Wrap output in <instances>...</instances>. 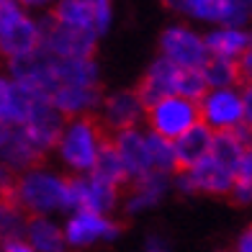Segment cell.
Instances as JSON below:
<instances>
[{"label":"cell","mask_w":252,"mask_h":252,"mask_svg":"<svg viewBox=\"0 0 252 252\" xmlns=\"http://www.w3.org/2000/svg\"><path fill=\"white\" fill-rule=\"evenodd\" d=\"M44 29L41 18L13 3V0H0V57L5 62L21 60L41 49Z\"/></svg>","instance_id":"cell-3"},{"label":"cell","mask_w":252,"mask_h":252,"mask_svg":"<svg viewBox=\"0 0 252 252\" xmlns=\"http://www.w3.org/2000/svg\"><path fill=\"white\" fill-rule=\"evenodd\" d=\"M0 126H3V124H0Z\"/></svg>","instance_id":"cell-36"},{"label":"cell","mask_w":252,"mask_h":252,"mask_svg":"<svg viewBox=\"0 0 252 252\" xmlns=\"http://www.w3.org/2000/svg\"><path fill=\"white\" fill-rule=\"evenodd\" d=\"M49 16L62 26L106 36L113 26V5L108 0H60Z\"/></svg>","instance_id":"cell-9"},{"label":"cell","mask_w":252,"mask_h":252,"mask_svg":"<svg viewBox=\"0 0 252 252\" xmlns=\"http://www.w3.org/2000/svg\"><path fill=\"white\" fill-rule=\"evenodd\" d=\"M206 47H209L211 57L239 62L250 49V29H237V26L209 29L206 31Z\"/></svg>","instance_id":"cell-20"},{"label":"cell","mask_w":252,"mask_h":252,"mask_svg":"<svg viewBox=\"0 0 252 252\" xmlns=\"http://www.w3.org/2000/svg\"><path fill=\"white\" fill-rule=\"evenodd\" d=\"M150 136V162H152V173L159 175H167V178H175L180 173V165H178V155H175V144L170 139H162L152 131H147Z\"/></svg>","instance_id":"cell-27"},{"label":"cell","mask_w":252,"mask_h":252,"mask_svg":"<svg viewBox=\"0 0 252 252\" xmlns=\"http://www.w3.org/2000/svg\"><path fill=\"white\" fill-rule=\"evenodd\" d=\"M234 252H252V226H247L242 234L237 237V245Z\"/></svg>","instance_id":"cell-32"},{"label":"cell","mask_w":252,"mask_h":252,"mask_svg":"<svg viewBox=\"0 0 252 252\" xmlns=\"http://www.w3.org/2000/svg\"><path fill=\"white\" fill-rule=\"evenodd\" d=\"M237 180L252 183V136H250V142H247V152H245V159H242V167H239Z\"/></svg>","instance_id":"cell-31"},{"label":"cell","mask_w":252,"mask_h":252,"mask_svg":"<svg viewBox=\"0 0 252 252\" xmlns=\"http://www.w3.org/2000/svg\"><path fill=\"white\" fill-rule=\"evenodd\" d=\"M39 103L41 98H36L29 88H24L8 72H0V124L3 126H10V129L26 126Z\"/></svg>","instance_id":"cell-14"},{"label":"cell","mask_w":252,"mask_h":252,"mask_svg":"<svg viewBox=\"0 0 252 252\" xmlns=\"http://www.w3.org/2000/svg\"><path fill=\"white\" fill-rule=\"evenodd\" d=\"M70 196H72V211H93L113 216V211L121 206V188L100 180L95 175L70 178Z\"/></svg>","instance_id":"cell-13"},{"label":"cell","mask_w":252,"mask_h":252,"mask_svg":"<svg viewBox=\"0 0 252 252\" xmlns=\"http://www.w3.org/2000/svg\"><path fill=\"white\" fill-rule=\"evenodd\" d=\"M41 29H44V41L41 49L49 52L52 57L60 60H95V47H98V36L80 29L62 26L47 13H41Z\"/></svg>","instance_id":"cell-10"},{"label":"cell","mask_w":252,"mask_h":252,"mask_svg":"<svg viewBox=\"0 0 252 252\" xmlns=\"http://www.w3.org/2000/svg\"><path fill=\"white\" fill-rule=\"evenodd\" d=\"M111 144L116 147V152L121 157V162L129 173V180H139L144 175L152 173V162H150V136L147 129H129V131H119L111 136Z\"/></svg>","instance_id":"cell-17"},{"label":"cell","mask_w":252,"mask_h":252,"mask_svg":"<svg viewBox=\"0 0 252 252\" xmlns=\"http://www.w3.org/2000/svg\"><path fill=\"white\" fill-rule=\"evenodd\" d=\"M26 239L36 252H67L70 245L64 239V226L62 221L52 216H33L26 226Z\"/></svg>","instance_id":"cell-22"},{"label":"cell","mask_w":252,"mask_h":252,"mask_svg":"<svg viewBox=\"0 0 252 252\" xmlns=\"http://www.w3.org/2000/svg\"><path fill=\"white\" fill-rule=\"evenodd\" d=\"M170 190H173V178L150 173V175L129 183V190L121 198V211L126 216H142L150 209H155L157 203H162V198Z\"/></svg>","instance_id":"cell-16"},{"label":"cell","mask_w":252,"mask_h":252,"mask_svg":"<svg viewBox=\"0 0 252 252\" xmlns=\"http://www.w3.org/2000/svg\"><path fill=\"white\" fill-rule=\"evenodd\" d=\"M90 175L106 180V183H111V186H116V188H124V186H129V183H131L129 180V173H126V167H124L121 157L116 152V147L111 144V139L100 150L98 162H95V167H93V173H90Z\"/></svg>","instance_id":"cell-26"},{"label":"cell","mask_w":252,"mask_h":252,"mask_svg":"<svg viewBox=\"0 0 252 252\" xmlns=\"http://www.w3.org/2000/svg\"><path fill=\"white\" fill-rule=\"evenodd\" d=\"M10 183H13V175L8 173V170L0 165V198L8 196V190H10Z\"/></svg>","instance_id":"cell-34"},{"label":"cell","mask_w":252,"mask_h":252,"mask_svg":"<svg viewBox=\"0 0 252 252\" xmlns=\"http://www.w3.org/2000/svg\"><path fill=\"white\" fill-rule=\"evenodd\" d=\"M237 175L232 170H226L209 155L201 165L190 170H180L173 178V190L180 196H232Z\"/></svg>","instance_id":"cell-8"},{"label":"cell","mask_w":252,"mask_h":252,"mask_svg":"<svg viewBox=\"0 0 252 252\" xmlns=\"http://www.w3.org/2000/svg\"><path fill=\"white\" fill-rule=\"evenodd\" d=\"M167 8L186 18V24H206L211 29H250L252 21V3L245 0H173Z\"/></svg>","instance_id":"cell-4"},{"label":"cell","mask_w":252,"mask_h":252,"mask_svg":"<svg viewBox=\"0 0 252 252\" xmlns=\"http://www.w3.org/2000/svg\"><path fill=\"white\" fill-rule=\"evenodd\" d=\"M108 139L111 136L106 134V129L100 126L95 116L67 119L54 155L64 167V173H70V178H83L93 173L98 155Z\"/></svg>","instance_id":"cell-2"},{"label":"cell","mask_w":252,"mask_h":252,"mask_svg":"<svg viewBox=\"0 0 252 252\" xmlns=\"http://www.w3.org/2000/svg\"><path fill=\"white\" fill-rule=\"evenodd\" d=\"M64 124H67V119L62 113L57 111L52 103L41 100L36 106V111L31 113V119L26 121V126H21V129H24V134L31 139V144L47 157L49 152L57 150V142H60V136H62Z\"/></svg>","instance_id":"cell-18"},{"label":"cell","mask_w":252,"mask_h":252,"mask_svg":"<svg viewBox=\"0 0 252 252\" xmlns=\"http://www.w3.org/2000/svg\"><path fill=\"white\" fill-rule=\"evenodd\" d=\"M232 252H234V250H232Z\"/></svg>","instance_id":"cell-37"},{"label":"cell","mask_w":252,"mask_h":252,"mask_svg":"<svg viewBox=\"0 0 252 252\" xmlns=\"http://www.w3.org/2000/svg\"><path fill=\"white\" fill-rule=\"evenodd\" d=\"M173 144H175L180 170H190V167L201 165L203 159H209L211 147H214V131L209 126L198 124V126H193L188 134H183L180 139H175Z\"/></svg>","instance_id":"cell-21"},{"label":"cell","mask_w":252,"mask_h":252,"mask_svg":"<svg viewBox=\"0 0 252 252\" xmlns=\"http://www.w3.org/2000/svg\"><path fill=\"white\" fill-rule=\"evenodd\" d=\"M0 165L10 175H21L36 165H44V155L31 144L24 129L0 126Z\"/></svg>","instance_id":"cell-15"},{"label":"cell","mask_w":252,"mask_h":252,"mask_svg":"<svg viewBox=\"0 0 252 252\" xmlns=\"http://www.w3.org/2000/svg\"><path fill=\"white\" fill-rule=\"evenodd\" d=\"M139 252H173V250H170V242H167L165 237L150 234V237H147V242H144V247H142Z\"/></svg>","instance_id":"cell-29"},{"label":"cell","mask_w":252,"mask_h":252,"mask_svg":"<svg viewBox=\"0 0 252 252\" xmlns=\"http://www.w3.org/2000/svg\"><path fill=\"white\" fill-rule=\"evenodd\" d=\"M239 72H242V85L252 83V29H250V49L245 52L242 60H239Z\"/></svg>","instance_id":"cell-30"},{"label":"cell","mask_w":252,"mask_h":252,"mask_svg":"<svg viewBox=\"0 0 252 252\" xmlns=\"http://www.w3.org/2000/svg\"><path fill=\"white\" fill-rule=\"evenodd\" d=\"M159 57L173 62L180 70L201 72L206 62L211 60L209 47H206V33L196 31L186 21L170 24L159 33Z\"/></svg>","instance_id":"cell-5"},{"label":"cell","mask_w":252,"mask_h":252,"mask_svg":"<svg viewBox=\"0 0 252 252\" xmlns=\"http://www.w3.org/2000/svg\"><path fill=\"white\" fill-rule=\"evenodd\" d=\"M203 83L209 90H224V88H242V72H239V62L234 60H219L211 57L206 67L201 70Z\"/></svg>","instance_id":"cell-25"},{"label":"cell","mask_w":252,"mask_h":252,"mask_svg":"<svg viewBox=\"0 0 252 252\" xmlns=\"http://www.w3.org/2000/svg\"><path fill=\"white\" fill-rule=\"evenodd\" d=\"M250 131L237 129V131H221L214 134V147H211V157L219 165H224L226 170H232L234 175H239V167H242V159L247 152V142H250Z\"/></svg>","instance_id":"cell-23"},{"label":"cell","mask_w":252,"mask_h":252,"mask_svg":"<svg viewBox=\"0 0 252 252\" xmlns=\"http://www.w3.org/2000/svg\"><path fill=\"white\" fill-rule=\"evenodd\" d=\"M3 252H36L31 245H29V239L24 237V239H16V242H8L5 247H3Z\"/></svg>","instance_id":"cell-33"},{"label":"cell","mask_w":252,"mask_h":252,"mask_svg":"<svg viewBox=\"0 0 252 252\" xmlns=\"http://www.w3.org/2000/svg\"><path fill=\"white\" fill-rule=\"evenodd\" d=\"M201 124L209 126L214 134L237 131L245 126L242 111V88H224V90H206L198 100Z\"/></svg>","instance_id":"cell-12"},{"label":"cell","mask_w":252,"mask_h":252,"mask_svg":"<svg viewBox=\"0 0 252 252\" xmlns=\"http://www.w3.org/2000/svg\"><path fill=\"white\" fill-rule=\"evenodd\" d=\"M180 80H183L180 67H175L173 62H167L165 57H157V60L147 67V72L142 75L136 90H139L142 100L147 103V108H150L152 103H157V100L178 95L180 93Z\"/></svg>","instance_id":"cell-19"},{"label":"cell","mask_w":252,"mask_h":252,"mask_svg":"<svg viewBox=\"0 0 252 252\" xmlns=\"http://www.w3.org/2000/svg\"><path fill=\"white\" fill-rule=\"evenodd\" d=\"M29 219L31 216L10 196L0 198V247H5L8 242H16V239H24Z\"/></svg>","instance_id":"cell-24"},{"label":"cell","mask_w":252,"mask_h":252,"mask_svg":"<svg viewBox=\"0 0 252 252\" xmlns=\"http://www.w3.org/2000/svg\"><path fill=\"white\" fill-rule=\"evenodd\" d=\"M8 196L24 209L31 219L33 216H52L72 214L70 196V175L60 173L49 165H36L21 175H13Z\"/></svg>","instance_id":"cell-1"},{"label":"cell","mask_w":252,"mask_h":252,"mask_svg":"<svg viewBox=\"0 0 252 252\" xmlns=\"http://www.w3.org/2000/svg\"><path fill=\"white\" fill-rule=\"evenodd\" d=\"M198 124H201L198 100H190L183 95H170V98H162L147 108L144 129L162 136V139L175 142Z\"/></svg>","instance_id":"cell-6"},{"label":"cell","mask_w":252,"mask_h":252,"mask_svg":"<svg viewBox=\"0 0 252 252\" xmlns=\"http://www.w3.org/2000/svg\"><path fill=\"white\" fill-rule=\"evenodd\" d=\"M0 252H3V247H0Z\"/></svg>","instance_id":"cell-35"},{"label":"cell","mask_w":252,"mask_h":252,"mask_svg":"<svg viewBox=\"0 0 252 252\" xmlns=\"http://www.w3.org/2000/svg\"><path fill=\"white\" fill-rule=\"evenodd\" d=\"M242 111H245V129L252 134V83L242 85Z\"/></svg>","instance_id":"cell-28"},{"label":"cell","mask_w":252,"mask_h":252,"mask_svg":"<svg viewBox=\"0 0 252 252\" xmlns=\"http://www.w3.org/2000/svg\"><path fill=\"white\" fill-rule=\"evenodd\" d=\"M64 239L72 250H88L95 245H106L119 239L121 224L106 214H93V211H72L64 216Z\"/></svg>","instance_id":"cell-11"},{"label":"cell","mask_w":252,"mask_h":252,"mask_svg":"<svg viewBox=\"0 0 252 252\" xmlns=\"http://www.w3.org/2000/svg\"><path fill=\"white\" fill-rule=\"evenodd\" d=\"M95 119L100 121L108 136L119 131H129V129H142L147 121V103L142 100L136 88L111 90V93L103 95L100 111Z\"/></svg>","instance_id":"cell-7"}]
</instances>
